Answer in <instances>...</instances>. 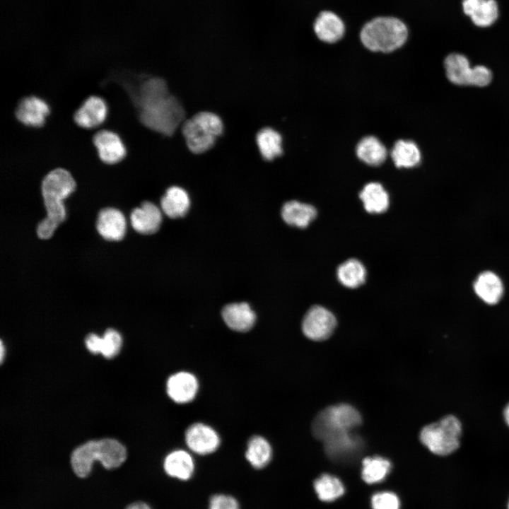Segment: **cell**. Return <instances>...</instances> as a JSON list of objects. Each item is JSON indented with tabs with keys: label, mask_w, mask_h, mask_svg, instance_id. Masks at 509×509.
<instances>
[{
	"label": "cell",
	"mask_w": 509,
	"mask_h": 509,
	"mask_svg": "<svg viewBox=\"0 0 509 509\" xmlns=\"http://www.w3.org/2000/svg\"><path fill=\"white\" fill-rule=\"evenodd\" d=\"M129 91L143 124L163 134H172L185 113L179 101L169 93L163 79L148 78L137 90Z\"/></svg>",
	"instance_id": "cell-1"
},
{
	"label": "cell",
	"mask_w": 509,
	"mask_h": 509,
	"mask_svg": "<svg viewBox=\"0 0 509 509\" xmlns=\"http://www.w3.org/2000/svg\"><path fill=\"white\" fill-rule=\"evenodd\" d=\"M75 187L73 177L63 168L54 169L43 178L41 192L47 216L37 227V235L40 238H49L57 227L64 221L66 210L63 200L74 191Z\"/></svg>",
	"instance_id": "cell-2"
},
{
	"label": "cell",
	"mask_w": 509,
	"mask_h": 509,
	"mask_svg": "<svg viewBox=\"0 0 509 509\" xmlns=\"http://www.w3.org/2000/svg\"><path fill=\"white\" fill-rule=\"evenodd\" d=\"M127 456L125 447L112 438L88 441L76 447L71 455L70 463L75 475L80 479L88 477L95 461L106 469L119 467Z\"/></svg>",
	"instance_id": "cell-3"
},
{
	"label": "cell",
	"mask_w": 509,
	"mask_h": 509,
	"mask_svg": "<svg viewBox=\"0 0 509 509\" xmlns=\"http://www.w3.org/2000/svg\"><path fill=\"white\" fill-rule=\"evenodd\" d=\"M408 37V28L401 20L390 16L375 18L361 29L363 45L373 52H390L401 47Z\"/></svg>",
	"instance_id": "cell-4"
},
{
	"label": "cell",
	"mask_w": 509,
	"mask_h": 509,
	"mask_svg": "<svg viewBox=\"0 0 509 509\" xmlns=\"http://www.w3.org/2000/svg\"><path fill=\"white\" fill-rule=\"evenodd\" d=\"M462 425L453 415H447L437 422L424 426L420 432V440L431 452L447 455L460 445Z\"/></svg>",
	"instance_id": "cell-5"
},
{
	"label": "cell",
	"mask_w": 509,
	"mask_h": 509,
	"mask_svg": "<svg viewBox=\"0 0 509 509\" xmlns=\"http://www.w3.org/2000/svg\"><path fill=\"white\" fill-rule=\"evenodd\" d=\"M361 423V416L353 406L341 404L329 406L314 419V435L322 441L339 434L349 433Z\"/></svg>",
	"instance_id": "cell-6"
},
{
	"label": "cell",
	"mask_w": 509,
	"mask_h": 509,
	"mask_svg": "<svg viewBox=\"0 0 509 509\" xmlns=\"http://www.w3.org/2000/svg\"><path fill=\"white\" fill-rule=\"evenodd\" d=\"M222 131L223 123L220 117L209 112L196 114L187 119L182 127L187 147L194 153L209 150Z\"/></svg>",
	"instance_id": "cell-7"
},
{
	"label": "cell",
	"mask_w": 509,
	"mask_h": 509,
	"mask_svg": "<svg viewBox=\"0 0 509 509\" xmlns=\"http://www.w3.org/2000/svg\"><path fill=\"white\" fill-rule=\"evenodd\" d=\"M336 324V318L329 310L315 305L306 312L302 322V330L308 339L322 341L331 336Z\"/></svg>",
	"instance_id": "cell-8"
},
{
	"label": "cell",
	"mask_w": 509,
	"mask_h": 509,
	"mask_svg": "<svg viewBox=\"0 0 509 509\" xmlns=\"http://www.w3.org/2000/svg\"><path fill=\"white\" fill-rule=\"evenodd\" d=\"M185 441L192 451L201 455L213 452L220 445V438L216 431L200 423H194L187 429Z\"/></svg>",
	"instance_id": "cell-9"
},
{
	"label": "cell",
	"mask_w": 509,
	"mask_h": 509,
	"mask_svg": "<svg viewBox=\"0 0 509 509\" xmlns=\"http://www.w3.org/2000/svg\"><path fill=\"white\" fill-rule=\"evenodd\" d=\"M93 142L100 159L105 163H117L126 155V148L122 141L112 131L102 130L97 132L93 138Z\"/></svg>",
	"instance_id": "cell-10"
},
{
	"label": "cell",
	"mask_w": 509,
	"mask_h": 509,
	"mask_svg": "<svg viewBox=\"0 0 509 509\" xmlns=\"http://www.w3.org/2000/svg\"><path fill=\"white\" fill-rule=\"evenodd\" d=\"M198 387L197 378L188 372H179L172 375L166 384L169 397L180 404L192 401L197 393Z\"/></svg>",
	"instance_id": "cell-11"
},
{
	"label": "cell",
	"mask_w": 509,
	"mask_h": 509,
	"mask_svg": "<svg viewBox=\"0 0 509 509\" xmlns=\"http://www.w3.org/2000/svg\"><path fill=\"white\" fill-rule=\"evenodd\" d=\"M96 228L105 240L119 241L125 234L126 221L123 213L115 208H105L100 211Z\"/></svg>",
	"instance_id": "cell-12"
},
{
	"label": "cell",
	"mask_w": 509,
	"mask_h": 509,
	"mask_svg": "<svg viewBox=\"0 0 509 509\" xmlns=\"http://www.w3.org/2000/svg\"><path fill=\"white\" fill-rule=\"evenodd\" d=\"M49 113V108L47 103L36 96L22 99L16 110V116L21 123L33 127L42 126Z\"/></svg>",
	"instance_id": "cell-13"
},
{
	"label": "cell",
	"mask_w": 509,
	"mask_h": 509,
	"mask_svg": "<svg viewBox=\"0 0 509 509\" xmlns=\"http://www.w3.org/2000/svg\"><path fill=\"white\" fill-rule=\"evenodd\" d=\"M107 107L105 100L98 96L88 98L75 112L74 119L80 127L94 128L101 124L106 118Z\"/></svg>",
	"instance_id": "cell-14"
},
{
	"label": "cell",
	"mask_w": 509,
	"mask_h": 509,
	"mask_svg": "<svg viewBox=\"0 0 509 509\" xmlns=\"http://www.w3.org/2000/svg\"><path fill=\"white\" fill-rule=\"evenodd\" d=\"M130 219L131 226L136 232L149 235L159 229L162 214L153 203L144 201L131 211Z\"/></svg>",
	"instance_id": "cell-15"
},
{
	"label": "cell",
	"mask_w": 509,
	"mask_h": 509,
	"mask_svg": "<svg viewBox=\"0 0 509 509\" xmlns=\"http://www.w3.org/2000/svg\"><path fill=\"white\" fill-rule=\"evenodd\" d=\"M222 317L226 325L233 330L244 332L254 326L256 315L247 303H233L223 307Z\"/></svg>",
	"instance_id": "cell-16"
},
{
	"label": "cell",
	"mask_w": 509,
	"mask_h": 509,
	"mask_svg": "<svg viewBox=\"0 0 509 509\" xmlns=\"http://www.w3.org/2000/svg\"><path fill=\"white\" fill-rule=\"evenodd\" d=\"M313 29L322 42L334 43L342 38L345 33L343 21L332 11H322L316 18Z\"/></svg>",
	"instance_id": "cell-17"
},
{
	"label": "cell",
	"mask_w": 509,
	"mask_h": 509,
	"mask_svg": "<svg viewBox=\"0 0 509 509\" xmlns=\"http://www.w3.org/2000/svg\"><path fill=\"white\" fill-rule=\"evenodd\" d=\"M476 294L486 303L496 304L503 293V285L495 273L486 271L481 273L474 283Z\"/></svg>",
	"instance_id": "cell-18"
},
{
	"label": "cell",
	"mask_w": 509,
	"mask_h": 509,
	"mask_svg": "<svg viewBox=\"0 0 509 509\" xmlns=\"http://www.w3.org/2000/svg\"><path fill=\"white\" fill-rule=\"evenodd\" d=\"M163 468L168 476L187 481L193 475L194 462L190 454L185 450H177L165 457Z\"/></svg>",
	"instance_id": "cell-19"
},
{
	"label": "cell",
	"mask_w": 509,
	"mask_h": 509,
	"mask_svg": "<svg viewBox=\"0 0 509 509\" xmlns=\"http://www.w3.org/2000/svg\"><path fill=\"white\" fill-rule=\"evenodd\" d=\"M160 206L166 216L171 218L185 216L190 206V199L187 192L182 187L172 186L169 187L161 198Z\"/></svg>",
	"instance_id": "cell-20"
},
{
	"label": "cell",
	"mask_w": 509,
	"mask_h": 509,
	"mask_svg": "<svg viewBox=\"0 0 509 509\" xmlns=\"http://www.w3.org/2000/svg\"><path fill=\"white\" fill-rule=\"evenodd\" d=\"M317 216V211L310 204L292 200L285 203L281 209L283 220L288 225L305 228Z\"/></svg>",
	"instance_id": "cell-21"
},
{
	"label": "cell",
	"mask_w": 509,
	"mask_h": 509,
	"mask_svg": "<svg viewBox=\"0 0 509 509\" xmlns=\"http://www.w3.org/2000/svg\"><path fill=\"white\" fill-rule=\"evenodd\" d=\"M359 197L368 213H383L389 206V195L378 182L368 183L360 192Z\"/></svg>",
	"instance_id": "cell-22"
},
{
	"label": "cell",
	"mask_w": 509,
	"mask_h": 509,
	"mask_svg": "<svg viewBox=\"0 0 509 509\" xmlns=\"http://www.w3.org/2000/svg\"><path fill=\"white\" fill-rule=\"evenodd\" d=\"M446 76L452 83L469 85L472 67L466 56L460 53L448 54L444 61Z\"/></svg>",
	"instance_id": "cell-23"
},
{
	"label": "cell",
	"mask_w": 509,
	"mask_h": 509,
	"mask_svg": "<svg viewBox=\"0 0 509 509\" xmlns=\"http://www.w3.org/2000/svg\"><path fill=\"white\" fill-rule=\"evenodd\" d=\"M356 154L360 160L368 165H379L387 158L385 146L373 136H365L357 145Z\"/></svg>",
	"instance_id": "cell-24"
},
{
	"label": "cell",
	"mask_w": 509,
	"mask_h": 509,
	"mask_svg": "<svg viewBox=\"0 0 509 509\" xmlns=\"http://www.w3.org/2000/svg\"><path fill=\"white\" fill-rule=\"evenodd\" d=\"M271 455V447L265 438L255 435L250 439L245 457L254 468L259 469L266 467L269 463Z\"/></svg>",
	"instance_id": "cell-25"
},
{
	"label": "cell",
	"mask_w": 509,
	"mask_h": 509,
	"mask_svg": "<svg viewBox=\"0 0 509 509\" xmlns=\"http://www.w3.org/2000/svg\"><path fill=\"white\" fill-rule=\"evenodd\" d=\"M323 442L327 452L334 458L346 457L356 452L361 443L350 432L329 437Z\"/></svg>",
	"instance_id": "cell-26"
},
{
	"label": "cell",
	"mask_w": 509,
	"mask_h": 509,
	"mask_svg": "<svg viewBox=\"0 0 509 509\" xmlns=\"http://www.w3.org/2000/svg\"><path fill=\"white\" fill-rule=\"evenodd\" d=\"M391 157L397 168H412L419 163L421 153L414 142L399 140L392 149Z\"/></svg>",
	"instance_id": "cell-27"
},
{
	"label": "cell",
	"mask_w": 509,
	"mask_h": 509,
	"mask_svg": "<svg viewBox=\"0 0 509 509\" xmlns=\"http://www.w3.org/2000/svg\"><path fill=\"white\" fill-rule=\"evenodd\" d=\"M337 274L340 283L350 288H355L362 285L366 277L364 266L356 259H348L340 264Z\"/></svg>",
	"instance_id": "cell-28"
},
{
	"label": "cell",
	"mask_w": 509,
	"mask_h": 509,
	"mask_svg": "<svg viewBox=\"0 0 509 509\" xmlns=\"http://www.w3.org/2000/svg\"><path fill=\"white\" fill-rule=\"evenodd\" d=\"M362 479L369 484L384 480L391 469L390 462L380 456L365 457L362 462Z\"/></svg>",
	"instance_id": "cell-29"
},
{
	"label": "cell",
	"mask_w": 509,
	"mask_h": 509,
	"mask_svg": "<svg viewBox=\"0 0 509 509\" xmlns=\"http://www.w3.org/2000/svg\"><path fill=\"white\" fill-rule=\"evenodd\" d=\"M314 488L320 500L332 502L344 493V486L337 477L324 474L314 482Z\"/></svg>",
	"instance_id": "cell-30"
},
{
	"label": "cell",
	"mask_w": 509,
	"mask_h": 509,
	"mask_svg": "<svg viewBox=\"0 0 509 509\" xmlns=\"http://www.w3.org/2000/svg\"><path fill=\"white\" fill-rule=\"evenodd\" d=\"M281 136L271 128H264L257 135V144L262 157L271 160L282 153Z\"/></svg>",
	"instance_id": "cell-31"
},
{
	"label": "cell",
	"mask_w": 509,
	"mask_h": 509,
	"mask_svg": "<svg viewBox=\"0 0 509 509\" xmlns=\"http://www.w3.org/2000/svg\"><path fill=\"white\" fill-rule=\"evenodd\" d=\"M499 16V6L496 0H479L469 16L472 23L479 28L493 25Z\"/></svg>",
	"instance_id": "cell-32"
},
{
	"label": "cell",
	"mask_w": 509,
	"mask_h": 509,
	"mask_svg": "<svg viewBox=\"0 0 509 509\" xmlns=\"http://www.w3.org/2000/svg\"><path fill=\"white\" fill-rule=\"evenodd\" d=\"M122 344L120 334L113 329H108L102 337L100 353L107 358H113L119 353Z\"/></svg>",
	"instance_id": "cell-33"
},
{
	"label": "cell",
	"mask_w": 509,
	"mask_h": 509,
	"mask_svg": "<svg viewBox=\"0 0 509 509\" xmlns=\"http://www.w3.org/2000/svg\"><path fill=\"white\" fill-rule=\"evenodd\" d=\"M371 506L373 509H399L400 501L394 493L381 491L372 496Z\"/></svg>",
	"instance_id": "cell-34"
},
{
	"label": "cell",
	"mask_w": 509,
	"mask_h": 509,
	"mask_svg": "<svg viewBox=\"0 0 509 509\" xmlns=\"http://www.w3.org/2000/svg\"><path fill=\"white\" fill-rule=\"evenodd\" d=\"M492 73L486 66L478 65L472 69L469 85L483 87L490 83Z\"/></svg>",
	"instance_id": "cell-35"
},
{
	"label": "cell",
	"mask_w": 509,
	"mask_h": 509,
	"mask_svg": "<svg viewBox=\"0 0 509 509\" xmlns=\"http://www.w3.org/2000/svg\"><path fill=\"white\" fill-rule=\"evenodd\" d=\"M209 509H240L238 501L226 494H216L211 497Z\"/></svg>",
	"instance_id": "cell-36"
},
{
	"label": "cell",
	"mask_w": 509,
	"mask_h": 509,
	"mask_svg": "<svg viewBox=\"0 0 509 509\" xmlns=\"http://www.w3.org/2000/svg\"><path fill=\"white\" fill-rule=\"evenodd\" d=\"M85 343L89 351L95 354L100 353L102 337L91 333L86 337Z\"/></svg>",
	"instance_id": "cell-37"
},
{
	"label": "cell",
	"mask_w": 509,
	"mask_h": 509,
	"mask_svg": "<svg viewBox=\"0 0 509 509\" xmlns=\"http://www.w3.org/2000/svg\"><path fill=\"white\" fill-rule=\"evenodd\" d=\"M479 1V0H462V8L464 14L469 17Z\"/></svg>",
	"instance_id": "cell-38"
},
{
	"label": "cell",
	"mask_w": 509,
	"mask_h": 509,
	"mask_svg": "<svg viewBox=\"0 0 509 509\" xmlns=\"http://www.w3.org/2000/svg\"><path fill=\"white\" fill-rule=\"evenodd\" d=\"M125 509H151V508L145 502L136 501L129 504Z\"/></svg>",
	"instance_id": "cell-39"
},
{
	"label": "cell",
	"mask_w": 509,
	"mask_h": 509,
	"mask_svg": "<svg viewBox=\"0 0 509 509\" xmlns=\"http://www.w3.org/2000/svg\"><path fill=\"white\" fill-rule=\"evenodd\" d=\"M504 419L509 426V404L505 406L504 411H503Z\"/></svg>",
	"instance_id": "cell-40"
},
{
	"label": "cell",
	"mask_w": 509,
	"mask_h": 509,
	"mask_svg": "<svg viewBox=\"0 0 509 509\" xmlns=\"http://www.w3.org/2000/svg\"><path fill=\"white\" fill-rule=\"evenodd\" d=\"M4 355V345H3L2 342H1V354H0V356H1V362L3 361Z\"/></svg>",
	"instance_id": "cell-41"
},
{
	"label": "cell",
	"mask_w": 509,
	"mask_h": 509,
	"mask_svg": "<svg viewBox=\"0 0 509 509\" xmlns=\"http://www.w3.org/2000/svg\"><path fill=\"white\" fill-rule=\"evenodd\" d=\"M508 509H509V502H508Z\"/></svg>",
	"instance_id": "cell-42"
}]
</instances>
